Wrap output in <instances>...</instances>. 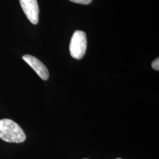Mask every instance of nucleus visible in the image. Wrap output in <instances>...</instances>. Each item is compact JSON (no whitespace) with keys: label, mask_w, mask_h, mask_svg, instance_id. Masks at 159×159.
Masks as SVG:
<instances>
[{"label":"nucleus","mask_w":159,"mask_h":159,"mask_svg":"<svg viewBox=\"0 0 159 159\" xmlns=\"http://www.w3.org/2000/svg\"><path fill=\"white\" fill-rule=\"evenodd\" d=\"M0 138L7 142H24L26 135L21 127L13 120L8 119L0 120Z\"/></svg>","instance_id":"obj_1"},{"label":"nucleus","mask_w":159,"mask_h":159,"mask_svg":"<svg viewBox=\"0 0 159 159\" xmlns=\"http://www.w3.org/2000/svg\"><path fill=\"white\" fill-rule=\"evenodd\" d=\"M87 49V37L83 31L74 32L70 44V54L75 59L80 60L84 57Z\"/></svg>","instance_id":"obj_2"},{"label":"nucleus","mask_w":159,"mask_h":159,"mask_svg":"<svg viewBox=\"0 0 159 159\" xmlns=\"http://www.w3.org/2000/svg\"><path fill=\"white\" fill-rule=\"evenodd\" d=\"M20 5L25 16L33 24L39 20V7L37 0H20Z\"/></svg>","instance_id":"obj_3"},{"label":"nucleus","mask_w":159,"mask_h":159,"mask_svg":"<svg viewBox=\"0 0 159 159\" xmlns=\"http://www.w3.org/2000/svg\"><path fill=\"white\" fill-rule=\"evenodd\" d=\"M23 59L34 70L41 79L47 80L49 78V72L46 66L40 60L33 56L26 54L23 56Z\"/></svg>","instance_id":"obj_4"},{"label":"nucleus","mask_w":159,"mask_h":159,"mask_svg":"<svg viewBox=\"0 0 159 159\" xmlns=\"http://www.w3.org/2000/svg\"><path fill=\"white\" fill-rule=\"evenodd\" d=\"M70 1L75 3H78L81 4H89L91 3L93 0H70Z\"/></svg>","instance_id":"obj_5"},{"label":"nucleus","mask_w":159,"mask_h":159,"mask_svg":"<svg viewBox=\"0 0 159 159\" xmlns=\"http://www.w3.org/2000/svg\"><path fill=\"white\" fill-rule=\"evenodd\" d=\"M152 67L155 70H159V58H157L156 60H154L152 63Z\"/></svg>","instance_id":"obj_6"},{"label":"nucleus","mask_w":159,"mask_h":159,"mask_svg":"<svg viewBox=\"0 0 159 159\" xmlns=\"http://www.w3.org/2000/svg\"><path fill=\"white\" fill-rule=\"evenodd\" d=\"M121 159V158H117V159Z\"/></svg>","instance_id":"obj_7"},{"label":"nucleus","mask_w":159,"mask_h":159,"mask_svg":"<svg viewBox=\"0 0 159 159\" xmlns=\"http://www.w3.org/2000/svg\"></svg>","instance_id":"obj_8"}]
</instances>
